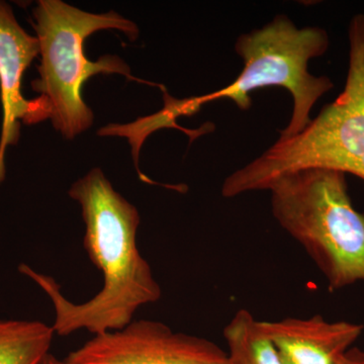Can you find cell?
Here are the masks:
<instances>
[{
    "instance_id": "6da1fadb",
    "label": "cell",
    "mask_w": 364,
    "mask_h": 364,
    "mask_svg": "<svg viewBox=\"0 0 364 364\" xmlns=\"http://www.w3.org/2000/svg\"><path fill=\"white\" fill-rule=\"evenodd\" d=\"M68 193L82 210L85 248L102 272V289L85 303L75 304L63 296L49 275L26 264L20 265V272L51 301L55 312L52 326L58 336L80 330L92 335L116 331L130 324L142 306L162 296L161 287L136 244L140 215L135 205L114 191L100 168L74 182Z\"/></svg>"
},
{
    "instance_id": "7a4b0ae2",
    "label": "cell",
    "mask_w": 364,
    "mask_h": 364,
    "mask_svg": "<svg viewBox=\"0 0 364 364\" xmlns=\"http://www.w3.org/2000/svg\"><path fill=\"white\" fill-rule=\"evenodd\" d=\"M273 217L303 247L330 291L364 284V214L352 205L346 174L308 168L269 184Z\"/></svg>"
},
{
    "instance_id": "3957f363",
    "label": "cell",
    "mask_w": 364,
    "mask_h": 364,
    "mask_svg": "<svg viewBox=\"0 0 364 364\" xmlns=\"http://www.w3.org/2000/svg\"><path fill=\"white\" fill-rule=\"evenodd\" d=\"M40 44V78L32 88L50 107L53 126L68 140L88 130L93 112L83 102V83L95 74L131 75L130 67L114 55L97 62L86 58L83 44L88 36L102 30H117L136 40V23L116 11L90 14L60 0H40L33 11Z\"/></svg>"
},
{
    "instance_id": "277c9868",
    "label": "cell",
    "mask_w": 364,
    "mask_h": 364,
    "mask_svg": "<svg viewBox=\"0 0 364 364\" xmlns=\"http://www.w3.org/2000/svg\"><path fill=\"white\" fill-rule=\"evenodd\" d=\"M329 45L324 28H298L291 18L279 14L267 25L237 39L235 50L243 68L231 85L202 97L176 102L169 112L174 116L195 112L203 105L222 98L231 100L241 111H248L253 91L279 86L291 93L294 102L291 121L279 138L298 135L312 121L311 112L316 102L334 87L327 76H315L309 71L311 60L323 56Z\"/></svg>"
},
{
    "instance_id": "5b68a950",
    "label": "cell",
    "mask_w": 364,
    "mask_h": 364,
    "mask_svg": "<svg viewBox=\"0 0 364 364\" xmlns=\"http://www.w3.org/2000/svg\"><path fill=\"white\" fill-rule=\"evenodd\" d=\"M344 90L298 135L279 138L249 163V178L267 189L277 177L308 168L338 170L364 181V14L348 28Z\"/></svg>"
},
{
    "instance_id": "8992f818",
    "label": "cell",
    "mask_w": 364,
    "mask_h": 364,
    "mask_svg": "<svg viewBox=\"0 0 364 364\" xmlns=\"http://www.w3.org/2000/svg\"><path fill=\"white\" fill-rule=\"evenodd\" d=\"M66 359L73 364H229L227 351L215 342L147 318L93 335Z\"/></svg>"
},
{
    "instance_id": "52a82bcc",
    "label": "cell",
    "mask_w": 364,
    "mask_h": 364,
    "mask_svg": "<svg viewBox=\"0 0 364 364\" xmlns=\"http://www.w3.org/2000/svg\"><path fill=\"white\" fill-rule=\"evenodd\" d=\"M38 55V38L28 35L16 21L11 7L0 1V90L4 107L1 150L18 141V119L32 124L51 116L44 97L40 95L28 100L21 95L23 74Z\"/></svg>"
},
{
    "instance_id": "ba28073f",
    "label": "cell",
    "mask_w": 364,
    "mask_h": 364,
    "mask_svg": "<svg viewBox=\"0 0 364 364\" xmlns=\"http://www.w3.org/2000/svg\"><path fill=\"white\" fill-rule=\"evenodd\" d=\"M258 323L284 364H337L364 330L358 323L320 315Z\"/></svg>"
},
{
    "instance_id": "9c48e42d",
    "label": "cell",
    "mask_w": 364,
    "mask_h": 364,
    "mask_svg": "<svg viewBox=\"0 0 364 364\" xmlns=\"http://www.w3.org/2000/svg\"><path fill=\"white\" fill-rule=\"evenodd\" d=\"M56 333L38 320L0 318V364H41Z\"/></svg>"
},
{
    "instance_id": "30bf717a",
    "label": "cell",
    "mask_w": 364,
    "mask_h": 364,
    "mask_svg": "<svg viewBox=\"0 0 364 364\" xmlns=\"http://www.w3.org/2000/svg\"><path fill=\"white\" fill-rule=\"evenodd\" d=\"M258 321L241 309L224 328L229 364H284Z\"/></svg>"
},
{
    "instance_id": "8fae6325",
    "label": "cell",
    "mask_w": 364,
    "mask_h": 364,
    "mask_svg": "<svg viewBox=\"0 0 364 364\" xmlns=\"http://www.w3.org/2000/svg\"><path fill=\"white\" fill-rule=\"evenodd\" d=\"M337 364H364V350L358 347H352Z\"/></svg>"
},
{
    "instance_id": "7c38bea8",
    "label": "cell",
    "mask_w": 364,
    "mask_h": 364,
    "mask_svg": "<svg viewBox=\"0 0 364 364\" xmlns=\"http://www.w3.org/2000/svg\"><path fill=\"white\" fill-rule=\"evenodd\" d=\"M41 364H73L69 363L67 359H59L57 358L56 356L53 355V354H48L47 358L43 360V363Z\"/></svg>"
}]
</instances>
